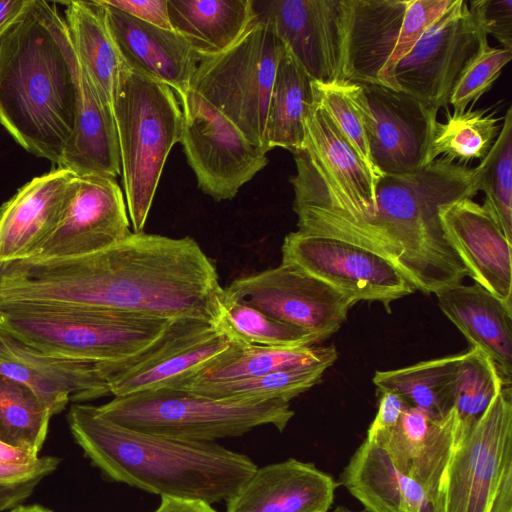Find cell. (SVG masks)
<instances>
[{"label":"cell","instance_id":"cell-1","mask_svg":"<svg viewBox=\"0 0 512 512\" xmlns=\"http://www.w3.org/2000/svg\"><path fill=\"white\" fill-rule=\"evenodd\" d=\"M223 295L214 263L189 236L131 232L92 254L0 265V302L94 307L216 326Z\"/></svg>","mask_w":512,"mask_h":512},{"label":"cell","instance_id":"cell-2","mask_svg":"<svg viewBox=\"0 0 512 512\" xmlns=\"http://www.w3.org/2000/svg\"><path fill=\"white\" fill-rule=\"evenodd\" d=\"M81 67L55 3L30 0L0 39V124L27 152L60 162L80 98Z\"/></svg>","mask_w":512,"mask_h":512},{"label":"cell","instance_id":"cell-3","mask_svg":"<svg viewBox=\"0 0 512 512\" xmlns=\"http://www.w3.org/2000/svg\"><path fill=\"white\" fill-rule=\"evenodd\" d=\"M478 192L475 167L444 158L415 172L382 175L373 217L343 240L383 256L414 289L435 294L469 276L446 237L440 211Z\"/></svg>","mask_w":512,"mask_h":512},{"label":"cell","instance_id":"cell-4","mask_svg":"<svg viewBox=\"0 0 512 512\" xmlns=\"http://www.w3.org/2000/svg\"><path fill=\"white\" fill-rule=\"evenodd\" d=\"M71 433L109 479L140 490L210 505L226 501L257 469L245 454L216 442H188L120 426L97 406L73 404Z\"/></svg>","mask_w":512,"mask_h":512},{"label":"cell","instance_id":"cell-5","mask_svg":"<svg viewBox=\"0 0 512 512\" xmlns=\"http://www.w3.org/2000/svg\"><path fill=\"white\" fill-rule=\"evenodd\" d=\"M167 84L125 63L113 95L125 202L132 232H143L166 159L180 142L183 114Z\"/></svg>","mask_w":512,"mask_h":512},{"label":"cell","instance_id":"cell-6","mask_svg":"<svg viewBox=\"0 0 512 512\" xmlns=\"http://www.w3.org/2000/svg\"><path fill=\"white\" fill-rule=\"evenodd\" d=\"M173 320L94 307L0 302L1 330L38 350L93 361H120L141 352Z\"/></svg>","mask_w":512,"mask_h":512},{"label":"cell","instance_id":"cell-7","mask_svg":"<svg viewBox=\"0 0 512 512\" xmlns=\"http://www.w3.org/2000/svg\"><path fill=\"white\" fill-rule=\"evenodd\" d=\"M97 410L129 429L188 442H215L272 425L282 432L294 416L290 402H230L162 387L114 397Z\"/></svg>","mask_w":512,"mask_h":512},{"label":"cell","instance_id":"cell-8","mask_svg":"<svg viewBox=\"0 0 512 512\" xmlns=\"http://www.w3.org/2000/svg\"><path fill=\"white\" fill-rule=\"evenodd\" d=\"M431 512H512V387L454 442Z\"/></svg>","mask_w":512,"mask_h":512},{"label":"cell","instance_id":"cell-9","mask_svg":"<svg viewBox=\"0 0 512 512\" xmlns=\"http://www.w3.org/2000/svg\"><path fill=\"white\" fill-rule=\"evenodd\" d=\"M284 44L271 22L258 15L227 51L200 58L190 81L195 91L266 152V115Z\"/></svg>","mask_w":512,"mask_h":512},{"label":"cell","instance_id":"cell-10","mask_svg":"<svg viewBox=\"0 0 512 512\" xmlns=\"http://www.w3.org/2000/svg\"><path fill=\"white\" fill-rule=\"evenodd\" d=\"M488 35L465 0L452 5L396 64L392 88L439 110L470 63L487 47Z\"/></svg>","mask_w":512,"mask_h":512},{"label":"cell","instance_id":"cell-11","mask_svg":"<svg viewBox=\"0 0 512 512\" xmlns=\"http://www.w3.org/2000/svg\"><path fill=\"white\" fill-rule=\"evenodd\" d=\"M178 97L180 143L199 189L216 201L234 198L267 165V152L195 91L189 88Z\"/></svg>","mask_w":512,"mask_h":512},{"label":"cell","instance_id":"cell-12","mask_svg":"<svg viewBox=\"0 0 512 512\" xmlns=\"http://www.w3.org/2000/svg\"><path fill=\"white\" fill-rule=\"evenodd\" d=\"M224 293L297 328L318 342L339 330L355 301L297 265L283 263L242 276Z\"/></svg>","mask_w":512,"mask_h":512},{"label":"cell","instance_id":"cell-13","mask_svg":"<svg viewBox=\"0 0 512 512\" xmlns=\"http://www.w3.org/2000/svg\"><path fill=\"white\" fill-rule=\"evenodd\" d=\"M237 345L214 324L175 319L165 333L141 352L120 361L103 362L114 397L170 386L207 368Z\"/></svg>","mask_w":512,"mask_h":512},{"label":"cell","instance_id":"cell-14","mask_svg":"<svg viewBox=\"0 0 512 512\" xmlns=\"http://www.w3.org/2000/svg\"><path fill=\"white\" fill-rule=\"evenodd\" d=\"M282 262L297 265L341 293L358 301L390 303L415 291L386 258L349 241L295 231L287 234Z\"/></svg>","mask_w":512,"mask_h":512},{"label":"cell","instance_id":"cell-15","mask_svg":"<svg viewBox=\"0 0 512 512\" xmlns=\"http://www.w3.org/2000/svg\"><path fill=\"white\" fill-rule=\"evenodd\" d=\"M350 91L364 121L378 176L425 167L438 109L383 85L350 83Z\"/></svg>","mask_w":512,"mask_h":512},{"label":"cell","instance_id":"cell-16","mask_svg":"<svg viewBox=\"0 0 512 512\" xmlns=\"http://www.w3.org/2000/svg\"><path fill=\"white\" fill-rule=\"evenodd\" d=\"M123 192L114 178L77 176L64 215L35 260L92 254L125 239L132 231Z\"/></svg>","mask_w":512,"mask_h":512},{"label":"cell","instance_id":"cell-17","mask_svg":"<svg viewBox=\"0 0 512 512\" xmlns=\"http://www.w3.org/2000/svg\"><path fill=\"white\" fill-rule=\"evenodd\" d=\"M255 3V2H254ZM255 6L277 36L317 83L342 82L341 0H272Z\"/></svg>","mask_w":512,"mask_h":512},{"label":"cell","instance_id":"cell-18","mask_svg":"<svg viewBox=\"0 0 512 512\" xmlns=\"http://www.w3.org/2000/svg\"><path fill=\"white\" fill-rule=\"evenodd\" d=\"M103 361L47 353L0 329V374L30 388L51 416L72 401L110 394Z\"/></svg>","mask_w":512,"mask_h":512},{"label":"cell","instance_id":"cell-19","mask_svg":"<svg viewBox=\"0 0 512 512\" xmlns=\"http://www.w3.org/2000/svg\"><path fill=\"white\" fill-rule=\"evenodd\" d=\"M77 176L54 168L24 184L0 207V265L34 257L59 225Z\"/></svg>","mask_w":512,"mask_h":512},{"label":"cell","instance_id":"cell-20","mask_svg":"<svg viewBox=\"0 0 512 512\" xmlns=\"http://www.w3.org/2000/svg\"><path fill=\"white\" fill-rule=\"evenodd\" d=\"M440 219L469 277L512 307V243L489 210L465 198L443 207Z\"/></svg>","mask_w":512,"mask_h":512},{"label":"cell","instance_id":"cell-21","mask_svg":"<svg viewBox=\"0 0 512 512\" xmlns=\"http://www.w3.org/2000/svg\"><path fill=\"white\" fill-rule=\"evenodd\" d=\"M338 486L313 463L288 458L257 467L225 501V512H328Z\"/></svg>","mask_w":512,"mask_h":512},{"label":"cell","instance_id":"cell-22","mask_svg":"<svg viewBox=\"0 0 512 512\" xmlns=\"http://www.w3.org/2000/svg\"><path fill=\"white\" fill-rule=\"evenodd\" d=\"M409 0H341L342 82L383 85Z\"/></svg>","mask_w":512,"mask_h":512},{"label":"cell","instance_id":"cell-23","mask_svg":"<svg viewBox=\"0 0 512 512\" xmlns=\"http://www.w3.org/2000/svg\"><path fill=\"white\" fill-rule=\"evenodd\" d=\"M112 40L131 69L169 85L177 95L185 93L200 60L174 30L143 22L98 0Z\"/></svg>","mask_w":512,"mask_h":512},{"label":"cell","instance_id":"cell-24","mask_svg":"<svg viewBox=\"0 0 512 512\" xmlns=\"http://www.w3.org/2000/svg\"><path fill=\"white\" fill-rule=\"evenodd\" d=\"M455 430L454 409L437 417L407 406L392 429L366 438L381 445L398 470L421 484L432 504L455 442Z\"/></svg>","mask_w":512,"mask_h":512},{"label":"cell","instance_id":"cell-25","mask_svg":"<svg viewBox=\"0 0 512 512\" xmlns=\"http://www.w3.org/2000/svg\"><path fill=\"white\" fill-rule=\"evenodd\" d=\"M446 317L471 347L493 362L504 385L512 383V307L478 284L447 286L435 293Z\"/></svg>","mask_w":512,"mask_h":512},{"label":"cell","instance_id":"cell-26","mask_svg":"<svg viewBox=\"0 0 512 512\" xmlns=\"http://www.w3.org/2000/svg\"><path fill=\"white\" fill-rule=\"evenodd\" d=\"M368 512H431L425 488L398 470L384 448L365 438L340 477Z\"/></svg>","mask_w":512,"mask_h":512},{"label":"cell","instance_id":"cell-27","mask_svg":"<svg viewBox=\"0 0 512 512\" xmlns=\"http://www.w3.org/2000/svg\"><path fill=\"white\" fill-rule=\"evenodd\" d=\"M56 167L69 170L76 176L115 179L121 174L119 143L112 107L103 101L82 67L74 128Z\"/></svg>","mask_w":512,"mask_h":512},{"label":"cell","instance_id":"cell-28","mask_svg":"<svg viewBox=\"0 0 512 512\" xmlns=\"http://www.w3.org/2000/svg\"><path fill=\"white\" fill-rule=\"evenodd\" d=\"M251 0H168L172 29L199 56L231 48L257 18Z\"/></svg>","mask_w":512,"mask_h":512},{"label":"cell","instance_id":"cell-29","mask_svg":"<svg viewBox=\"0 0 512 512\" xmlns=\"http://www.w3.org/2000/svg\"><path fill=\"white\" fill-rule=\"evenodd\" d=\"M65 22L81 67L112 107L124 62L108 31L98 0L65 2Z\"/></svg>","mask_w":512,"mask_h":512},{"label":"cell","instance_id":"cell-30","mask_svg":"<svg viewBox=\"0 0 512 512\" xmlns=\"http://www.w3.org/2000/svg\"><path fill=\"white\" fill-rule=\"evenodd\" d=\"M312 79L284 45L270 95L264 139L269 152L281 147L292 153L305 141V116L312 103Z\"/></svg>","mask_w":512,"mask_h":512},{"label":"cell","instance_id":"cell-31","mask_svg":"<svg viewBox=\"0 0 512 512\" xmlns=\"http://www.w3.org/2000/svg\"><path fill=\"white\" fill-rule=\"evenodd\" d=\"M463 353L418 362L403 368L376 371L373 383L380 392L400 396L408 406L437 417L454 409L459 363Z\"/></svg>","mask_w":512,"mask_h":512},{"label":"cell","instance_id":"cell-32","mask_svg":"<svg viewBox=\"0 0 512 512\" xmlns=\"http://www.w3.org/2000/svg\"><path fill=\"white\" fill-rule=\"evenodd\" d=\"M337 358L338 352L333 345L318 346L315 344L302 347L237 345L225 356L193 377L166 387L196 382L243 379L319 364L330 367Z\"/></svg>","mask_w":512,"mask_h":512},{"label":"cell","instance_id":"cell-33","mask_svg":"<svg viewBox=\"0 0 512 512\" xmlns=\"http://www.w3.org/2000/svg\"><path fill=\"white\" fill-rule=\"evenodd\" d=\"M328 368V365L319 364L243 379L196 382L168 388L230 402L267 400L290 402L291 399L320 383Z\"/></svg>","mask_w":512,"mask_h":512},{"label":"cell","instance_id":"cell-34","mask_svg":"<svg viewBox=\"0 0 512 512\" xmlns=\"http://www.w3.org/2000/svg\"><path fill=\"white\" fill-rule=\"evenodd\" d=\"M498 121L495 113L472 106L447 113L445 122L435 123L425 166L439 157L460 164L482 160L500 133Z\"/></svg>","mask_w":512,"mask_h":512},{"label":"cell","instance_id":"cell-35","mask_svg":"<svg viewBox=\"0 0 512 512\" xmlns=\"http://www.w3.org/2000/svg\"><path fill=\"white\" fill-rule=\"evenodd\" d=\"M51 414L26 385L0 374V440L34 457L46 439Z\"/></svg>","mask_w":512,"mask_h":512},{"label":"cell","instance_id":"cell-36","mask_svg":"<svg viewBox=\"0 0 512 512\" xmlns=\"http://www.w3.org/2000/svg\"><path fill=\"white\" fill-rule=\"evenodd\" d=\"M216 327L243 346L302 347L318 343L313 336L279 322L225 293Z\"/></svg>","mask_w":512,"mask_h":512},{"label":"cell","instance_id":"cell-37","mask_svg":"<svg viewBox=\"0 0 512 512\" xmlns=\"http://www.w3.org/2000/svg\"><path fill=\"white\" fill-rule=\"evenodd\" d=\"M478 189L485 194L482 204L512 243V108L509 107L500 133L487 155L475 167Z\"/></svg>","mask_w":512,"mask_h":512},{"label":"cell","instance_id":"cell-38","mask_svg":"<svg viewBox=\"0 0 512 512\" xmlns=\"http://www.w3.org/2000/svg\"><path fill=\"white\" fill-rule=\"evenodd\" d=\"M504 386L496 367L484 352L475 347L463 352L454 403L455 439L481 417Z\"/></svg>","mask_w":512,"mask_h":512},{"label":"cell","instance_id":"cell-39","mask_svg":"<svg viewBox=\"0 0 512 512\" xmlns=\"http://www.w3.org/2000/svg\"><path fill=\"white\" fill-rule=\"evenodd\" d=\"M312 87L315 96L325 108L340 133L378 180L379 176L370 156L364 121L351 95L350 83L321 84L312 80Z\"/></svg>","mask_w":512,"mask_h":512},{"label":"cell","instance_id":"cell-40","mask_svg":"<svg viewBox=\"0 0 512 512\" xmlns=\"http://www.w3.org/2000/svg\"><path fill=\"white\" fill-rule=\"evenodd\" d=\"M512 50L487 47L467 67L456 84L449 104L454 110H464L475 103L501 74L502 68L510 61Z\"/></svg>","mask_w":512,"mask_h":512},{"label":"cell","instance_id":"cell-41","mask_svg":"<svg viewBox=\"0 0 512 512\" xmlns=\"http://www.w3.org/2000/svg\"><path fill=\"white\" fill-rule=\"evenodd\" d=\"M60 462L56 456H39L26 464L0 463V512L14 508L28 498Z\"/></svg>","mask_w":512,"mask_h":512},{"label":"cell","instance_id":"cell-42","mask_svg":"<svg viewBox=\"0 0 512 512\" xmlns=\"http://www.w3.org/2000/svg\"><path fill=\"white\" fill-rule=\"evenodd\" d=\"M454 0H409L395 50L385 68L384 86L392 88L396 64L415 46L426 30L452 5Z\"/></svg>","mask_w":512,"mask_h":512},{"label":"cell","instance_id":"cell-43","mask_svg":"<svg viewBox=\"0 0 512 512\" xmlns=\"http://www.w3.org/2000/svg\"><path fill=\"white\" fill-rule=\"evenodd\" d=\"M468 2L470 10L486 34L496 38L502 48L512 50V0Z\"/></svg>","mask_w":512,"mask_h":512},{"label":"cell","instance_id":"cell-44","mask_svg":"<svg viewBox=\"0 0 512 512\" xmlns=\"http://www.w3.org/2000/svg\"><path fill=\"white\" fill-rule=\"evenodd\" d=\"M108 4L134 18L162 29L173 30L168 0H106Z\"/></svg>","mask_w":512,"mask_h":512},{"label":"cell","instance_id":"cell-45","mask_svg":"<svg viewBox=\"0 0 512 512\" xmlns=\"http://www.w3.org/2000/svg\"><path fill=\"white\" fill-rule=\"evenodd\" d=\"M408 405L397 394L382 391L376 416L370 424L366 437L392 429Z\"/></svg>","mask_w":512,"mask_h":512},{"label":"cell","instance_id":"cell-46","mask_svg":"<svg viewBox=\"0 0 512 512\" xmlns=\"http://www.w3.org/2000/svg\"><path fill=\"white\" fill-rule=\"evenodd\" d=\"M153 512H217L212 505L198 500L160 497V504Z\"/></svg>","mask_w":512,"mask_h":512},{"label":"cell","instance_id":"cell-47","mask_svg":"<svg viewBox=\"0 0 512 512\" xmlns=\"http://www.w3.org/2000/svg\"><path fill=\"white\" fill-rule=\"evenodd\" d=\"M30 0H0V39L26 11Z\"/></svg>","mask_w":512,"mask_h":512},{"label":"cell","instance_id":"cell-48","mask_svg":"<svg viewBox=\"0 0 512 512\" xmlns=\"http://www.w3.org/2000/svg\"><path fill=\"white\" fill-rule=\"evenodd\" d=\"M38 457H34L25 451L11 447L0 440V463L26 464L34 461Z\"/></svg>","mask_w":512,"mask_h":512},{"label":"cell","instance_id":"cell-49","mask_svg":"<svg viewBox=\"0 0 512 512\" xmlns=\"http://www.w3.org/2000/svg\"><path fill=\"white\" fill-rule=\"evenodd\" d=\"M9 512H53L52 510L41 506V505H17L16 507L12 508Z\"/></svg>","mask_w":512,"mask_h":512},{"label":"cell","instance_id":"cell-50","mask_svg":"<svg viewBox=\"0 0 512 512\" xmlns=\"http://www.w3.org/2000/svg\"><path fill=\"white\" fill-rule=\"evenodd\" d=\"M328 512H368L367 510L365 509H362V510H352V509H349L343 505H339L337 506L336 508H334L332 511H328Z\"/></svg>","mask_w":512,"mask_h":512}]
</instances>
